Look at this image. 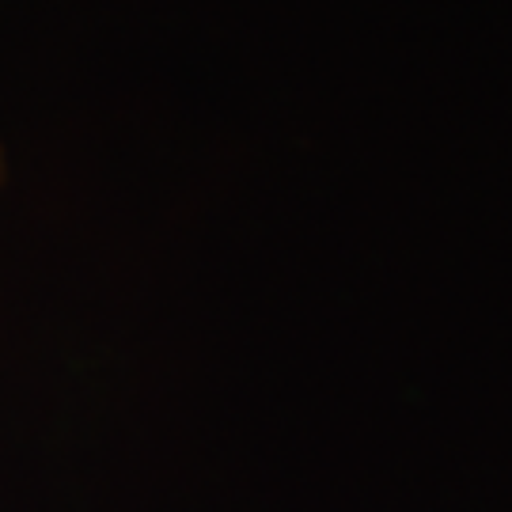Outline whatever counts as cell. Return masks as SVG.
Listing matches in <instances>:
<instances>
[{"label": "cell", "instance_id": "1", "mask_svg": "<svg viewBox=\"0 0 512 512\" xmlns=\"http://www.w3.org/2000/svg\"><path fill=\"white\" fill-rule=\"evenodd\" d=\"M8 179V156H4V141H0V186Z\"/></svg>", "mask_w": 512, "mask_h": 512}]
</instances>
